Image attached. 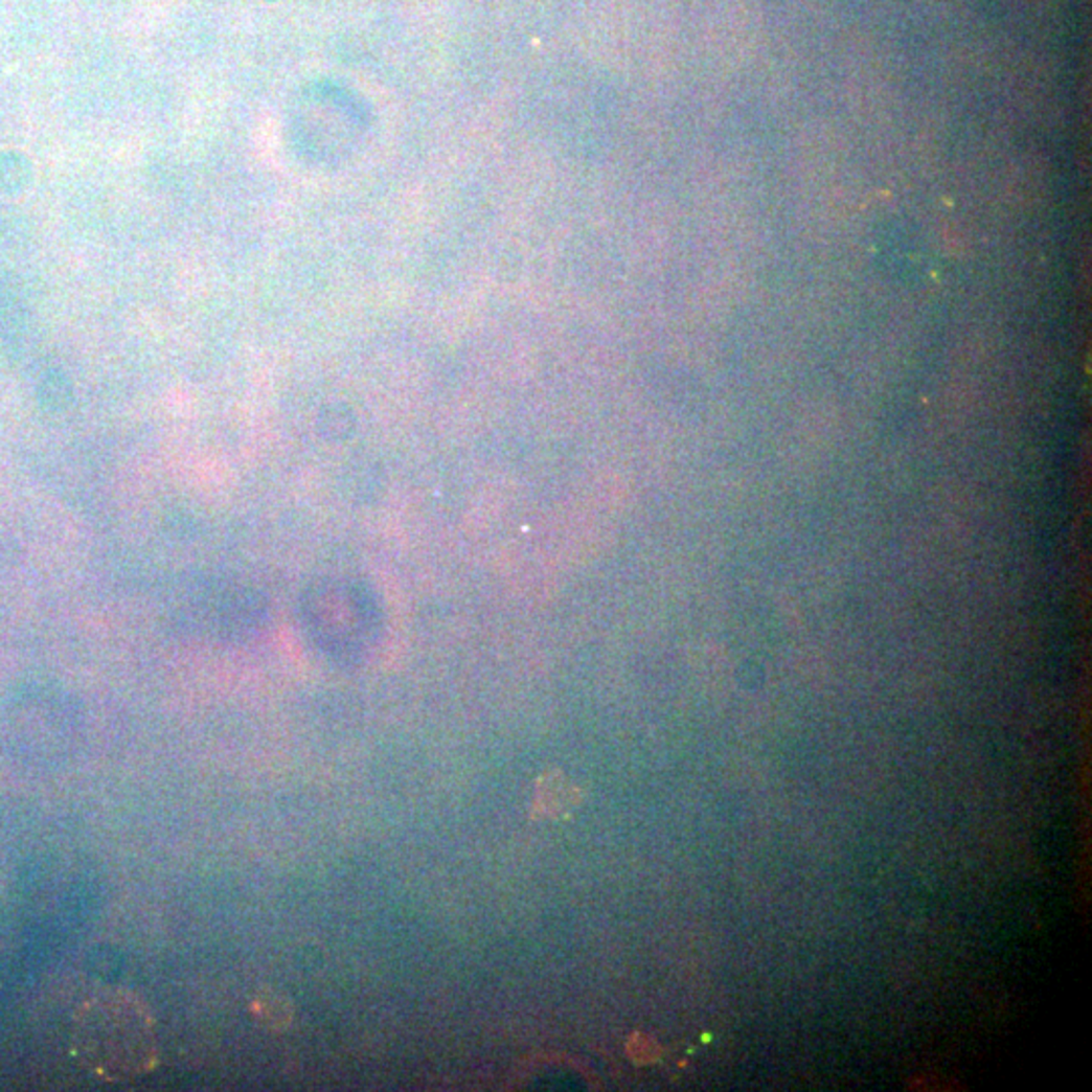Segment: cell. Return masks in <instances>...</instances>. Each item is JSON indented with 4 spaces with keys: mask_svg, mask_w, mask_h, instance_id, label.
Returning a JSON list of instances; mask_svg holds the SVG:
<instances>
[{
    "mask_svg": "<svg viewBox=\"0 0 1092 1092\" xmlns=\"http://www.w3.org/2000/svg\"><path fill=\"white\" fill-rule=\"evenodd\" d=\"M251 1009H253L255 1018L270 1030H286L292 1024L294 1009H292L290 1001L272 989L259 992L257 998L253 1000Z\"/></svg>",
    "mask_w": 1092,
    "mask_h": 1092,
    "instance_id": "obj_3",
    "label": "cell"
},
{
    "mask_svg": "<svg viewBox=\"0 0 1092 1092\" xmlns=\"http://www.w3.org/2000/svg\"><path fill=\"white\" fill-rule=\"evenodd\" d=\"M77 1054L108 1080L134 1078L156 1064V1033L146 1007L120 992L91 998L77 1018Z\"/></svg>",
    "mask_w": 1092,
    "mask_h": 1092,
    "instance_id": "obj_1",
    "label": "cell"
},
{
    "mask_svg": "<svg viewBox=\"0 0 1092 1092\" xmlns=\"http://www.w3.org/2000/svg\"><path fill=\"white\" fill-rule=\"evenodd\" d=\"M628 1052H630L632 1061L639 1062V1064L656 1061V1059H658V1046H656V1042L650 1040V1038H645V1036H643V1038H641V1036L632 1038V1040H630V1046H628Z\"/></svg>",
    "mask_w": 1092,
    "mask_h": 1092,
    "instance_id": "obj_4",
    "label": "cell"
},
{
    "mask_svg": "<svg viewBox=\"0 0 1092 1092\" xmlns=\"http://www.w3.org/2000/svg\"><path fill=\"white\" fill-rule=\"evenodd\" d=\"M576 791L563 773H548L537 789V810L548 818H561L575 805Z\"/></svg>",
    "mask_w": 1092,
    "mask_h": 1092,
    "instance_id": "obj_2",
    "label": "cell"
}]
</instances>
